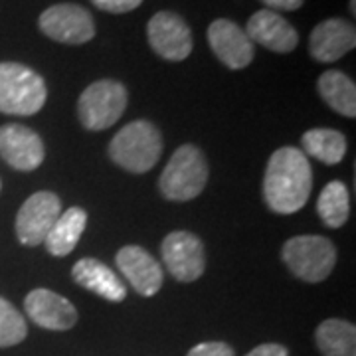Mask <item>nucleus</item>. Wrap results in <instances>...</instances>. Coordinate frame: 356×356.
Listing matches in <instances>:
<instances>
[{
  "label": "nucleus",
  "instance_id": "nucleus-16",
  "mask_svg": "<svg viewBox=\"0 0 356 356\" xmlns=\"http://www.w3.org/2000/svg\"><path fill=\"white\" fill-rule=\"evenodd\" d=\"M24 309L42 329L67 331L77 323V311L65 297L50 289H34L26 295Z\"/></svg>",
  "mask_w": 356,
  "mask_h": 356
},
{
  "label": "nucleus",
  "instance_id": "nucleus-26",
  "mask_svg": "<svg viewBox=\"0 0 356 356\" xmlns=\"http://www.w3.org/2000/svg\"><path fill=\"white\" fill-rule=\"evenodd\" d=\"M259 2H264L267 10L273 13H293L305 4V0H259Z\"/></svg>",
  "mask_w": 356,
  "mask_h": 356
},
{
  "label": "nucleus",
  "instance_id": "nucleus-18",
  "mask_svg": "<svg viewBox=\"0 0 356 356\" xmlns=\"http://www.w3.org/2000/svg\"><path fill=\"white\" fill-rule=\"evenodd\" d=\"M86 224H88V214L81 208H77V206L67 208L56 220V224L51 226L46 240H44L48 252L54 257H64V255L72 254L86 229Z\"/></svg>",
  "mask_w": 356,
  "mask_h": 356
},
{
  "label": "nucleus",
  "instance_id": "nucleus-22",
  "mask_svg": "<svg viewBox=\"0 0 356 356\" xmlns=\"http://www.w3.org/2000/svg\"><path fill=\"white\" fill-rule=\"evenodd\" d=\"M317 214L329 228H341L350 216V196L348 188L341 180L329 182L317 200Z\"/></svg>",
  "mask_w": 356,
  "mask_h": 356
},
{
  "label": "nucleus",
  "instance_id": "nucleus-28",
  "mask_svg": "<svg viewBox=\"0 0 356 356\" xmlns=\"http://www.w3.org/2000/svg\"><path fill=\"white\" fill-rule=\"evenodd\" d=\"M348 8H350V14L355 16V14H356V0H350V2H348Z\"/></svg>",
  "mask_w": 356,
  "mask_h": 356
},
{
  "label": "nucleus",
  "instance_id": "nucleus-5",
  "mask_svg": "<svg viewBox=\"0 0 356 356\" xmlns=\"http://www.w3.org/2000/svg\"><path fill=\"white\" fill-rule=\"evenodd\" d=\"M281 257L295 277L318 283L331 275L337 264V248L325 236H295L285 242Z\"/></svg>",
  "mask_w": 356,
  "mask_h": 356
},
{
  "label": "nucleus",
  "instance_id": "nucleus-8",
  "mask_svg": "<svg viewBox=\"0 0 356 356\" xmlns=\"http://www.w3.org/2000/svg\"><path fill=\"white\" fill-rule=\"evenodd\" d=\"M62 214L60 198L48 191H40L32 194L16 216V236L20 243L28 248H36L44 243L48 232Z\"/></svg>",
  "mask_w": 356,
  "mask_h": 356
},
{
  "label": "nucleus",
  "instance_id": "nucleus-11",
  "mask_svg": "<svg viewBox=\"0 0 356 356\" xmlns=\"http://www.w3.org/2000/svg\"><path fill=\"white\" fill-rule=\"evenodd\" d=\"M208 42L214 56L229 70H243L254 60V42L245 30L228 18H218L210 24Z\"/></svg>",
  "mask_w": 356,
  "mask_h": 356
},
{
  "label": "nucleus",
  "instance_id": "nucleus-2",
  "mask_svg": "<svg viewBox=\"0 0 356 356\" xmlns=\"http://www.w3.org/2000/svg\"><path fill=\"white\" fill-rule=\"evenodd\" d=\"M163 137L151 121H133L109 143V156L115 165L133 175L149 172L161 159Z\"/></svg>",
  "mask_w": 356,
  "mask_h": 356
},
{
  "label": "nucleus",
  "instance_id": "nucleus-20",
  "mask_svg": "<svg viewBox=\"0 0 356 356\" xmlns=\"http://www.w3.org/2000/svg\"><path fill=\"white\" fill-rule=\"evenodd\" d=\"M318 350L323 356H356V329L343 318H327L315 332Z\"/></svg>",
  "mask_w": 356,
  "mask_h": 356
},
{
  "label": "nucleus",
  "instance_id": "nucleus-25",
  "mask_svg": "<svg viewBox=\"0 0 356 356\" xmlns=\"http://www.w3.org/2000/svg\"><path fill=\"white\" fill-rule=\"evenodd\" d=\"M186 356H234V348L226 343H200Z\"/></svg>",
  "mask_w": 356,
  "mask_h": 356
},
{
  "label": "nucleus",
  "instance_id": "nucleus-9",
  "mask_svg": "<svg viewBox=\"0 0 356 356\" xmlns=\"http://www.w3.org/2000/svg\"><path fill=\"white\" fill-rule=\"evenodd\" d=\"M147 38L156 56L168 62H182L191 56L192 32L182 16L175 13H156L147 24Z\"/></svg>",
  "mask_w": 356,
  "mask_h": 356
},
{
  "label": "nucleus",
  "instance_id": "nucleus-10",
  "mask_svg": "<svg viewBox=\"0 0 356 356\" xmlns=\"http://www.w3.org/2000/svg\"><path fill=\"white\" fill-rule=\"evenodd\" d=\"M163 261L175 280L196 281L204 273L206 255L198 236L191 232H172L163 242Z\"/></svg>",
  "mask_w": 356,
  "mask_h": 356
},
{
  "label": "nucleus",
  "instance_id": "nucleus-23",
  "mask_svg": "<svg viewBox=\"0 0 356 356\" xmlns=\"http://www.w3.org/2000/svg\"><path fill=\"white\" fill-rule=\"evenodd\" d=\"M28 334L24 317L16 311L13 303L0 297V348L22 343Z\"/></svg>",
  "mask_w": 356,
  "mask_h": 356
},
{
  "label": "nucleus",
  "instance_id": "nucleus-13",
  "mask_svg": "<svg viewBox=\"0 0 356 356\" xmlns=\"http://www.w3.org/2000/svg\"><path fill=\"white\" fill-rule=\"evenodd\" d=\"M356 46V28L344 18H327L318 22L309 36V54L321 64L341 60Z\"/></svg>",
  "mask_w": 356,
  "mask_h": 356
},
{
  "label": "nucleus",
  "instance_id": "nucleus-6",
  "mask_svg": "<svg viewBox=\"0 0 356 356\" xmlns=\"http://www.w3.org/2000/svg\"><path fill=\"white\" fill-rule=\"evenodd\" d=\"M129 103L127 88L117 79L93 81L79 95L77 117L89 131H103L115 125L125 113Z\"/></svg>",
  "mask_w": 356,
  "mask_h": 356
},
{
  "label": "nucleus",
  "instance_id": "nucleus-1",
  "mask_svg": "<svg viewBox=\"0 0 356 356\" xmlns=\"http://www.w3.org/2000/svg\"><path fill=\"white\" fill-rule=\"evenodd\" d=\"M313 191V170L307 156L295 147H283L271 154L264 178V198L269 210L295 214Z\"/></svg>",
  "mask_w": 356,
  "mask_h": 356
},
{
  "label": "nucleus",
  "instance_id": "nucleus-19",
  "mask_svg": "<svg viewBox=\"0 0 356 356\" xmlns=\"http://www.w3.org/2000/svg\"><path fill=\"white\" fill-rule=\"evenodd\" d=\"M317 89L323 102L331 107L332 111L344 117H356V86L350 77L339 70H327L318 77Z\"/></svg>",
  "mask_w": 356,
  "mask_h": 356
},
{
  "label": "nucleus",
  "instance_id": "nucleus-27",
  "mask_svg": "<svg viewBox=\"0 0 356 356\" xmlns=\"http://www.w3.org/2000/svg\"><path fill=\"white\" fill-rule=\"evenodd\" d=\"M245 356H289L287 348L281 346V344L275 343H267V344H259L255 346L252 353H248Z\"/></svg>",
  "mask_w": 356,
  "mask_h": 356
},
{
  "label": "nucleus",
  "instance_id": "nucleus-4",
  "mask_svg": "<svg viewBox=\"0 0 356 356\" xmlns=\"http://www.w3.org/2000/svg\"><path fill=\"white\" fill-rule=\"evenodd\" d=\"M208 182V165L202 151L194 145L178 147L165 166L159 186L163 196L175 202H186L206 188Z\"/></svg>",
  "mask_w": 356,
  "mask_h": 356
},
{
  "label": "nucleus",
  "instance_id": "nucleus-3",
  "mask_svg": "<svg viewBox=\"0 0 356 356\" xmlns=\"http://www.w3.org/2000/svg\"><path fill=\"white\" fill-rule=\"evenodd\" d=\"M48 97V89L40 74L18 62H0V113H38Z\"/></svg>",
  "mask_w": 356,
  "mask_h": 356
},
{
  "label": "nucleus",
  "instance_id": "nucleus-17",
  "mask_svg": "<svg viewBox=\"0 0 356 356\" xmlns=\"http://www.w3.org/2000/svg\"><path fill=\"white\" fill-rule=\"evenodd\" d=\"M72 275L81 287L111 303H121L127 297V287L123 285V281L117 277L115 271H111V267H107L95 257L79 259L72 269Z\"/></svg>",
  "mask_w": 356,
  "mask_h": 356
},
{
  "label": "nucleus",
  "instance_id": "nucleus-14",
  "mask_svg": "<svg viewBox=\"0 0 356 356\" xmlns=\"http://www.w3.org/2000/svg\"><path fill=\"white\" fill-rule=\"evenodd\" d=\"M245 34L252 42L275 54H291L299 44V34L291 22L280 13L267 8L257 10L250 16Z\"/></svg>",
  "mask_w": 356,
  "mask_h": 356
},
{
  "label": "nucleus",
  "instance_id": "nucleus-7",
  "mask_svg": "<svg viewBox=\"0 0 356 356\" xmlns=\"http://www.w3.org/2000/svg\"><path fill=\"white\" fill-rule=\"evenodd\" d=\"M40 32L60 44L79 46L95 36V22L88 8L64 2L54 4L40 14Z\"/></svg>",
  "mask_w": 356,
  "mask_h": 356
},
{
  "label": "nucleus",
  "instance_id": "nucleus-12",
  "mask_svg": "<svg viewBox=\"0 0 356 356\" xmlns=\"http://www.w3.org/2000/svg\"><path fill=\"white\" fill-rule=\"evenodd\" d=\"M0 156L16 170L30 172L44 163L46 151L36 131L8 123L0 127Z\"/></svg>",
  "mask_w": 356,
  "mask_h": 356
},
{
  "label": "nucleus",
  "instance_id": "nucleus-15",
  "mask_svg": "<svg viewBox=\"0 0 356 356\" xmlns=\"http://www.w3.org/2000/svg\"><path fill=\"white\" fill-rule=\"evenodd\" d=\"M119 271L143 297H153L163 287V269L159 261L140 245H125L115 257Z\"/></svg>",
  "mask_w": 356,
  "mask_h": 356
},
{
  "label": "nucleus",
  "instance_id": "nucleus-21",
  "mask_svg": "<svg viewBox=\"0 0 356 356\" xmlns=\"http://www.w3.org/2000/svg\"><path fill=\"white\" fill-rule=\"evenodd\" d=\"M307 154L325 165H339L346 154V139L334 129H311L301 137Z\"/></svg>",
  "mask_w": 356,
  "mask_h": 356
},
{
  "label": "nucleus",
  "instance_id": "nucleus-24",
  "mask_svg": "<svg viewBox=\"0 0 356 356\" xmlns=\"http://www.w3.org/2000/svg\"><path fill=\"white\" fill-rule=\"evenodd\" d=\"M91 4L103 13L127 14L135 8H139L143 0H91Z\"/></svg>",
  "mask_w": 356,
  "mask_h": 356
}]
</instances>
